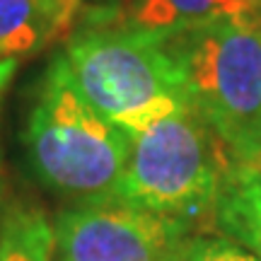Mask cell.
Instances as JSON below:
<instances>
[{
    "instance_id": "1",
    "label": "cell",
    "mask_w": 261,
    "mask_h": 261,
    "mask_svg": "<svg viewBox=\"0 0 261 261\" xmlns=\"http://www.w3.org/2000/svg\"><path fill=\"white\" fill-rule=\"evenodd\" d=\"M24 143L39 181L80 201L116 191L130 148L128 136L80 94L63 56L44 73Z\"/></svg>"
},
{
    "instance_id": "2",
    "label": "cell",
    "mask_w": 261,
    "mask_h": 261,
    "mask_svg": "<svg viewBox=\"0 0 261 261\" xmlns=\"http://www.w3.org/2000/svg\"><path fill=\"white\" fill-rule=\"evenodd\" d=\"M128 140L126 169L114 194L189 225L213 215L230 169L227 145L191 104L128 133Z\"/></svg>"
},
{
    "instance_id": "3",
    "label": "cell",
    "mask_w": 261,
    "mask_h": 261,
    "mask_svg": "<svg viewBox=\"0 0 261 261\" xmlns=\"http://www.w3.org/2000/svg\"><path fill=\"white\" fill-rule=\"evenodd\" d=\"M63 58L80 94L126 136L189 104L160 34L87 29L68 41Z\"/></svg>"
},
{
    "instance_id": "4",
    "label": "cell",
    "mask_w": 261,
    "mask_h": 261,
    "mask_svg": "<svg viewBox=\"0 0 261 261\" xmlns=\"http://www.w3.org/2000/svg\"><path fill=\"white\" fill-rule=\"evenodd\" d=\"M187 102L227 143L261 119V27L218 19L165 34Z\"/></svg>"
},
{
    "instance_id": "5",
    "label": "cell",
    "mask_w": 261,
    "mask_h": 261,
    "mask_svg": "<svg viewBox=\"0 0 261 261\" xmlns=\"http://www.w3.org/2000/svg\"><path fill=\"white\" fill-rule=\"evenodd\" d=\"M191 225L116 194L85 198L56 215V261H181Z\"/></svg>"
},
{
    "instance_id": "6",
    "label": "cell",
    "mask_w": 261,
    "mask_h": 261,
    "mask_svg": "<svg viewBox=\"0 0 261 261\" xmlns=\"http://www.w3.org/2000/svg\"><path fill=\"white\" fill-rule=\"evenodd\" d=\"M218 19L259 24V0H123L121 27L165 37Z\"/></svg>"
},
{
    "instance_id": "7",
    "label": "cell",
    "mask_w": 261,
    "mask_h": 261,
    "mask_svg": "<svg viewBox=\"0 0 261 261\" xmlns=\"http://www.w3.org/2000/svg\"><path fill=\"white\" fill-rule=\"evenodd\" d=\"M218 230L261 261V177L230 167L213 208Z\"/></svg>"
},
{
    "instance_id": "8",
    "label": "cell",
    "mask_w": 261,
    "mask_h": 261,
    "mask_svg": "<svg viewBox=\"0 0 261 261\" xmlns=\"http://www.w3.org/2000/svg\"><path fill=\"white\" fill-rule=\"evenodd\" d=\"M56 232L46 213L32 203H12L0 215V261H54Z\"/></svg>"
},
{
    "instance_id": "9",
    "label": "cell",
    "mask_w": 261,
    "mask_h": 261,
    "mask_svg": "<svg viewBox=\"0 0 261 261\" xmlns=\"http://www.w3.org/2000/svg\"><path fill=\"white\" fill-rule=\"evenodd\" d=\"M56 37L51 0H0V61L32 54Z\"/></svg>"
},
{
    "instance_id": "10",
    "label": "cell",
    "mask_w": 261,
    "mask_h": 261,
    "mask_svg": "<svg viewBox=\"0 0 261 261\" xmlns=\"http://www.w3.org/2000/svg\"><path fill=\"white\" fill-rule=\"evenodd\" d=\"M181 261H259V256L230 237L194 234L184 247Z\"/></svg>"
},
{
    "instance_id": "11",
    "label": "cell",
    "mask_w": 261,
    "mask_h": 261,
    "mask_svg": "<svg viewBox=\"0 0 261 261\" xmlns=\"http://www.w3.org/2000/svg\"><path fill=\"white\" fill-rule=\"evenodd\" d=\"M225 145H227L230 167L244 169V172L261 177V119L252 123L249 128H244L242 133H237Z\"/></svg>"
},
{
    "instance_id": "12",
    "label": "cell",
    "mask_w": 261,
    "mask_h": 261,
    "mask_svg": "<svg viewBox=\"0 0 261 261\" xmlns=\"http://www.w3.org/2000/svg\"><path fill=\"white\" fill-rule=\"evenodd\" d=\"M80 3H83V0H51L54 19H56V37L58 34H65L68 29L73 27Z\"/></svg>"
},
{
    "instance_id": "13",
    "label": "cell",
    "mask_w": 261,
    "mask_h": 261,
    "mask_svg": "<svg viewBox=\"0 0 261 261\" xmlns=\"http://www.w3.org/2000/svg\"><path fill=\"white\" fill-rule=\"evenodd\" d=\"M15 68H17V61H15V58H3V61H0V99H3V92L8 90L12 75H15Z\"/></svg>"
},
{
    "instance_id": "14",
    "label": "cell",
    "mask_w": 261,
    "mask_h": 261,
    "mask_svg": "<svg viewBox=\"0 0 261 261\" xmlns=\"http://www.w3.org/2000/svg\"><path fill=\"white\" fill-rule=\"evenodd\" d=\"M259 27H261V0H259Z\"/></svg>"
}]
</instances>
